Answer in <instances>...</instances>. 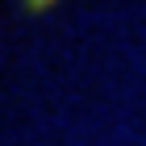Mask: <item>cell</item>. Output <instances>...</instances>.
Wrapping results in <instances>:
<instances>
[{"label":"cell","mask_w":146,"mask_h":146,"mask_svg":"<svg viewBox=\"0 0 146 146\" xmlns=\"http://www.w3.org/2000/svg\"><path fill=\"white\" fill-rule=\"evenodd\" d=\"M58 0H17V9L25 13V17H42L46 9H54Z\"/></svg>","instance_id":"cell-1"}]
</instances>
